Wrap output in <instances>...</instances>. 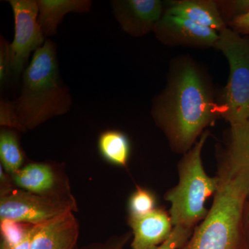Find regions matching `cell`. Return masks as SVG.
<instances>
[{
	"instance_id": "cell-1",
	"label": "cell",
	"mask_w": 249,
	"mask_h": 249,
	"mask_svg": "<svg viewBox=\"0 0 249 249\" xmlns=\"http://www.w3.org/2000/svg\"><path fill=\"white\" fill-rule=\"evenodd\" d=\"M222 112L197 65L184 60L178 65L164 91L156 99L152 114L174 151L186 154L203 130L222 117Z\"/></svg>"
},
{
	"instance_id": "cell-2",
	"label": "cell",
	"mask_w": 249,
	"mask_h": 249,
	"mask_svg": "<svg viewBox=\"0 0 249 249\" xmlns=\"http://www.w3.org/2000/svg\"><path fill=\"white\" fill-rule=\"evenodd\" d=\"M70 88L60 78L57 47L47 39L36 51L22 73V88L14 102H1L3 125L20 131L33 129L71 109Z\"/></svg>"
},
{
	"instance_id": "cell-3",
	"label": "cell",
	"mask_w": 249,
	"mask_h": 249,
	"mask_svg": "<svg viewBox=\"0 0 249 249\" xmlns=\"http://www.w3.org/2000/svg\"><path fill=\"white\" fill-rule=\"evenodd\" d=\"M217 176L211 209L180 249H238L247 188L223 165Z\"/></svg>"
},
{
	"instance_id": "cell-4",
	"label": "cell",
	"mask_w": 249,
	"mask_h": 249,
	"mask_svg": "<svg viewBox=\"0 0 249 249\" xmlns=\"http://www.w3.org/2000/svg\"><path fill=\"white\" fill-rule=\"evenodd\" d=\"M209 136L206 129L184 154L178 165V184L165 195V200L171 205L170 216L174 227L194 230L209 213L205 206L206 199L217 191L219 178L209 177L201 160V151Z\"/></svg>"
},
{
	"instance_id": "cell-5",
	"label": "cell",
	"mask_w": 249,
	"mask_h": 249,
	"mask_svg": "<svg viewBox=\"0 0 249 249\" xmlns=\"http://www.w3.org/2000/svg\"><path fill=\"white\" fill-rule=\"evenodd\" d=\"M227 57L230 74L224 89L222 117L231 125L249 121V40L226 28L214 46Z\"/></svg>"
},
{
	"instance_id": "cell-6",
	"label": "cell",
	"mask_w": 249,
	"mask_h": 249,
	"mask_svg": "<svg viewBox=\"0 0 249 249\" xmlns=\"http://www.w3.org/2000/svg\"><path fill=\"white\" fill-rule=\"evenodd\" d=\"M75 207L72 198L36 194L24 190H9L1 196L0 219L37 225L74 211Z\"/></svg>"
},
{
	"instance_id": "cell-7",
	"label": "cell",
	"mask_w": 249,
	"mask_h": 249,
	"mask_svg": "<svg viewBox=\"0 0 249 249\" xmlns=\"http://www.w3.org/2000/svg\"><path fill=\"white\" fill-rule=\"evenodd\" d=\"M14 16L15 35L10 44L11 71L20 76L27 68L31 54L45 42V36L38 22L37 0H9Z\"/></svg>"
},
{
	"instance_id": "cell-8",
	"label": "cell",
	"mask_w": 249,
	"mask_h": 249,
	"mask_svg": "<svg viewBox=\"0 0 249 249\" xmlns=\"http://www.w3.org/2000/svg\"><path fill=\"white\" fill-rule=\"evenodd\" d=\"M154 32L157 38L166 45L196 48L214 47L219 39L217 31L165 13L156 24Z\"/></svg>"
},
{
	"instance_id": "cell-9",
	"label": "cell",
	"mask_w": 249,
	"mask_h": 249,
	"mask_svg": "<svg viewBox=\"0 0 249 249\" xmlns=\"http://www.w3.org/2000/svg\"><path fill=\"white\" fill-rule=\"evenodd\" d=\"M110 4L123 30L133 37L154 31L163 15V3L159 0H114Z\"/></svg>"
},
{
	"instance_id": "cell-10",
	"label": "cell",
	"mask_w": 249,
	"mask_h": 249,
	"mask_svg": "<svg viewBox=\"0 0 249 249\" xmlns=\"http://www.w3.org/2000/svg\"><path fill=\"white\" fill-rule=\"evenodd\" d=\"M78 235V221L73 211H68L38 224L31 249H76Z\"/></svg>"
},
{
	"instance_id": "cell-11",
	"label": "cell",
	"mask_w": 249,
	"mask_h": 249,
	"mask_svg": "<svg viewBox=\"0 0 249 249\" xmlns=\"http://www.w3.org/2000/svg\"><path fill=\"white\" fill-rule=\"evenodd\" d=\"M132 229V249H154L161 245L174 229L170 214L164 210L156 209L142 217H129Z\"/></svg>"
},
{
	"instance_id": "cell-12",
	"label": "cell",
	"mask_w": 249,
	"mask_h": 249,
	"mask_svg": "<svg viewBox=\"0 0 249 249\" xmlns=\"http://www.w3.org/2000/svg\"><path fill=\"white\" fill-rule=\"evenodd\" d=\"M165 14L178 16L210 28L218 34L227 28L217 4L214 1L183 0L174 1Z\"/></svg>"
},
{
	"instance_id": "cell-13",
	"label": "cell",
	"mask_w": 249,
	"mask_h": 249,
	"mask_svg": "<svg viewBox=\"0 0 249 249\" xmlns=\"http://www.w3.org/2000/svg\"><path fill=\"white\" fill-rule=\"evenodd\" d=\"M38 22L45 37L55 36L63 18L70 13L83 14L91 10V0H37Z\"/></svg>"
},
{
	"instance_id": "cell-14",
	"label": "cell",
	"mask_w": 249,
	"mask_h": 249,
	"mask_svg": "<svg viewBox=\"0 0 249 249\" xmlns=\"http://www.w3.org/2000/svg\"><path fill=\"white\" fill-rule=\"evenodd\" d=\"M231 135L221 165L239 178L249 173V121L231 125Z\"/></svg>"
},
{
	"instance_id": "cell-15",
	"label": "cell",
	"mask_w": 249,
	"mask_h": 249,
	"mask_svg": "<svg viewBox=\"0 0 249 249\" xmlns=\"http://www.w3.org/2000/svg\"><path fill=\"white\" fill-rule=\"evenodd\" d=\"M13 181L24 191L36 194L52 193L56 178L51 165L42 163H29L12 175Z\"/></svg>"
},
{
	"instance_id": "cell-16",
	"label": "cell",
	"mask_w": 249,
	"mask_h": 249,
	"mask_svg": "<svg viewBox=\"0 0 249 249\" xmlns=\"http://www.w3.org/2000/svg\"><path fill=\"white\" fill-rule=\"evenodd\" d=\"M98 150L105 160L113 164L126 166L128 160L130 145L125 134L109 129L102 132L98 138Z\"/></svg>"
},
{
	"instance_id": "cell-17",
	"label": "cell",
	"mask_w": 249,
	"mask_h": 249,
	"mask_svg": "<svg viewBox=\"0 0 249 249\" xmlns=\"http://www.w3.org/2000/svg\"><path fill=\"white\" fill-rule=\"evenodd\" d=\"M0 159L1 166L11 175L21 169L24 155L17 134L12 129H3L0 132Z\"/></svg>"
},
{
	"instance_id": "cell-18",
	"label": "cell",
	"mask_w": 249,
	"mask_h": 249,
	"mask_svg": "<svg viewBox=\"0 0 249 249\" xmlns=\"http://www.w3.org/2000/svg\"><path fill=\"white\" fill-rule=\"evenodd\" d=\"M155 205V197L151 192L137 187L129 199V217H142L150 213L156 209Z\"/></svg>"
},
{
	"instance_id": "cell-19",
	"label": "cell",
	"mask_w": 249,
	"mask_h": 249,
	"mask_svg": "<svg viewBox=\"0 0 249 249\" xmlns=\"http://www.w3.org/2000/svg\"><path fill=\"white\" fill-rule=\"evenodd\" d=\"M0 221V229L2 237L1 242L8 249L14 248L20 243L32 225L11 219H1Z\"/></svg>"
},
{
	"instance_id": "cell-20",
	"label": "cell",
	"mask_w": 249,
	"mask_h": 249,
	"mask_svg": "<svg viewBox=\"0 0 249 249\" xmlns=\"http://www.w3.org/2000/svg\"><path fill=\"white\" fill-rule=\"evenodd\" d=\"M193 231L181 227H174L170 237L154 249H180L191 237Z\"/></svg>"
},
{
	"instance_id": "cell-21",
	"label": "cell",
	"mask_w": 249,
	"mask_h": 249,
	"mask_svg": "<svg viewBox=\"0 0 249 249\" xmlns=\"http://www.w3.org/2000/svg\"><path fill=\"white\" fill-rule=\"evenodd\" d=\"M10 44L4 37H1L0 41V85L1 88L7 83L11 71V56H10Z\"/></svg>"
},
{
	"instance_id": "cell-22",
	"label": "cell",
	"mask_w": 249,
	"mask_h": 249,
	"mask_svg": "<svg viewBox=\"0 0 249 249\" xmlns=\"http://www.w3.org/2000/svg\"><path fill=\"white\" fill-rule=\"evenodd\" d=\"M220 1V10L226 14H233L234 18L247 14L249 11V1ZM219 8V7H218Z\"/></svg>"
},
{
	"instance_id": "cell-23",
	"label": "cell",
	"mask_w": 249,
	"mask_h": 249,
	"mask_svg": "<svg viewBox=\"0 0 249 249\" xmlns=\"http://www.w3.org/2000/svg\"><path fill=\"white\" fill-rule=\"evenodd\" d=\"M129 237V234H124L119 237H111L103 243L94 244L84 249H124Z\"/></svg>"
},
{
	"instance_id": "cell-24",
	"label": "cell",
	"mask_w": 249,
	"mask_h": 249,
	"mask_svg": "<svg viewBox=\"0 0 249 249\" xmlns=\"http://www.w3.org/2000/svg\"><path fill=\"white\" fill-rule=\"evenodd\" d=\"M232 29L240 34H249V11L232 19L230 22Z\"/></svg>"
},
{
	"instance_id": "cell-25",
	"label": "cell",
	"mask_w": 249,
	"mask_h": 249,
	"mask_svg": "<svg viewBox=\"0 0 249 249\" xmlns=\"http://www.w3.org/2000/svg\"><path fill=\"white\" fill-rule=\"evenodd\" d=\"M37 227H38V224L31 225V227L28 230L27 234L24 236V239L21 241L20 243L18 244L14 248L8 249L7 247L6 248L8 249H31L33 238H34V236L35 235L36 231H37Z\"/></svg>"
},
{
	"instance_id": "cell-26",
	"label": "cell",
	"mask_w": 249,
	"mask_h": 249,
	"mask_svg": "<svg viewBox=\"0 0 249 249\" xmlns=\"http://www.w3.org/2000/svg\"><path fill=\"white\" fill-rule=\"evenodd\" d=\"M0 249H8L6 248V246L4 245V244L3 242H1V246H0Z\"/></svg>"
},
{
	"instance_id": "cell-27",
	"label": "cell",
	"mask_w": 249,
	"mask_h": 249,
	"mask_svg": "<svg viewBox=\"0 0 249 249\" xmlns=\"http://www.w3.org/2000/svg\"></svg>"
}]
</instances>
